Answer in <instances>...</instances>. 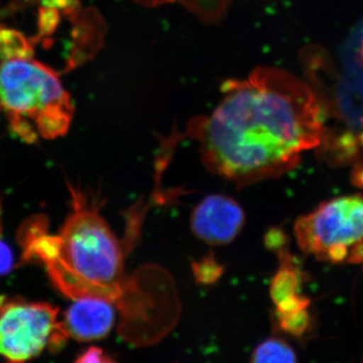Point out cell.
I'll list each match as a JSON object with an SVG mask.
<instances>
[{
    "instance_id": "cell-12",
    "label": "cell",
    "mask_w": 363,
    "mask_h": 363,
    "mask_svg": "<svg viewBox=\"0 0 363 363\" xmlns=\"http://www.w3.org/2000/svg\"><path fill=\"white\" fill-rule=\"evenodd\" d=\"M13 266V257L11 248L0 241V274H6Z\"/></svg>"
},
{
    "instance_id": "cell-7",
    "label": "cell",
    "mask_w": 363,
    "mask_h": 363,
    "mask_svg": "<svg viewBox=\"0 0 363 363\" xmlns=\"http://www.w3.org/2000/svg\"><path fill=\"white\" fill-rule=\"evenodd\" d=\"M65 313L62 328L69 338L86 342L104 338L116 320L114 305L104 298H77Z\"/></svg>"
},
{
    "instance_id": "cell-1",
    "label": "cell",
    "mask_w": 363,
    "mask_h": 363,
    "mask_svg": "<svg viewBox=\"0 0 363 363\" xmlns=\"http://www.w3.org/2000/svg\"><path fill=\"white\" fill-rule=\"evenodd\" d=\"M221 91L213 111L196 119L189 133L207 169L236 186L285 175L323 140L321 100L289 72L259 67L247 78L227 81Z\"/></svg>"
},
{
    "instance_id": "cell-13",
    "label": "cell",
    "mask_w": 363,
    "mask_h": 363,
    "mask_svg": "<svg viewBox=\"0 0 363 363\" xmlns=\"http://www.w3.org/2000/svg\"><path fill=\"white\" fill-rule=\"evenodd\" d=\"M133 1L143 6L157 7L164 6L167 4H172V2L176 1V0H133Z\"/></svg>"
},
{
    "instance_id": "cell-4",
    "label": "cell",
    "mask_w": 363,
    "mask_h": 363,
    "mask_svg": "<svg viewBox=\"0 0 363 363\" xmlns=\"http://www.w3.org/2000/svg\"><path fill=\"white\" fill-rule=\"evenodd\" d=\"M302 252L324 262H363V197L343 196L298 217L294 226Z\"/></svg>"
},
{
    "instance_id": "cell-11",
    "label": "cell",
    "mask_w": 363,
    "mask_h": 363,
    "mask_svg": "<svg viewBox=\"0 0 363 363\" xmlns=\"http://www.w3.org/2000/svg\"><path fill=\"white\" fill-rule=\"evenodd\" d=\"M112 362H113V359H112L111 357L105 354L104 350L97 347L88 348V350H86L85 352H83L82 354L78 357V359L76 360V362L78 363H107Z\"/></svg>"
},
{
    "instance_id": "cell-8",
    "label": "cell",
    "mask_w": 363,
    "mask_h": 363,
    "mask_svg": "<svg viewBox=\"0 0 363 363\" xmlns=\"http://www.w3.org/2000/svg\"><path fill=\"white\" fill-rule=\"evenodd\" d=\"M297 354L292 346L284 339L279 337L267 338L259 344L252 352L250 362H296Z\"/></svg>"
},
{
    "instance_id": "cell-6",
    "label": "cell",
    "mask_w": 363,
    "mask_h": 363,
    "mask_svg": "<svg viewBox=\"0 0 363 363\" xmlns=\"http://www.w3.org/2000/svg\"><path fill=\"white\" fill-rule=\"evenodd\" d=\"M245 214L240 203L222 194L208 195L191 213V229L196 238L210 245L233 242L245 226Z\"/></svg>"
},
{
    "instance_id": "cell-3",
    "label": "cell",
    "mask_w": 363,
    "mask_h": 363,
    "mask_svg": "<svg viewBox=\"0 0 363 363\" xmlns=\"http://www.w3.org/2000/svg\"><path fill=\"white\" fill-rule=\"evenodd\" d=\"M0 108L11 130L28 143L65 135L74 116L70 95L56 72L32 57L0 61Z\"/></svg>"
},
{
    "instance_id": "cell-9",
    "label": "cell",
    "mask_w": 363,
    "mask_h": 363,
    "mask_svg": "<svg viewBox=\"0 0 363 363\" xmlns=\"http://www.w3.org/2000/svg\"><path fill=\"white\" fill-rule=\"evenodd\" d=\"M33 48L21 33L0 30V57L4 59L32 57Z\"/></svg>"
},
{
    "instance_id": "cell-2",
    "label": "cell",
    "mask_w": 363,
    "mask_h": 363,
    "mask_svg": "<svg viewBox=\"0 0 363 363\" xmlns=\"http://www.w3.org/2000/svg\"><path fill=\"white\" fill-rule=\"evenodd\" d=\"M72 211L59 234L48 233L47 218L33 217L18 233L23 260L37 262L66 297L100 298L123 315V332L135 331L149 319L142 291L124 272L123 245L99 213L97 201L69 186Z\"/></svg>"
},
{
    "instance_id": "cell-5",
    "label": "cell",
    "mask_w": 363,
    "mask_h": 363,
    "mask_svg": "<svg viewBox=\"0 0 363 363\" xmlns=\"http://www.w3.org/2000/svg\"><path fill=\"white\" fill-rule=\"evenodd\" d=\"M59 309L48 303L0 298V355L11 362L38 357L45 347H64L66 332L58 321Z\"/></svg>"
},
{
    "instance_id": "cell-10",
    "label": "cell",
    "mask_w": 363,
    "mask_h": 363,
    "mask_svg": "<svg viewBox=\"0 0 363 363\" xmlns=\"http://www.w3.org/2000/svg\"><path fill=\"white\" fill-rule=\"evenodd\" d=\"M194 274L197 281L202 284H211L217 281L222 274V267L214 259H204L195 262Z\"/></svg>"
},
{
    "instance_id": "cell-14",
    "label": "cell",
    "mask_w": 363,
    "mask_h": 363,
    "mask_svg": "<svg viewBox=\"0 0 363 363\" xmlns=\"http://www.w3.org/2000/svg\"><path fill=\"white\" fill-rule=\"evenodd\" d=\"M359 58L360 60H362V63L363 64V37L362 39V42H360Z\"/></svg>"
}]
</instances>
